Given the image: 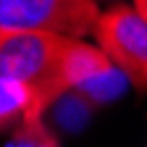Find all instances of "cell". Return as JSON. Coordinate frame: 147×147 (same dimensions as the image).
Instances as JSON below:
<instances>
[{"label": "cell", "mask_w": 147, "mask_h": 147, "mask_svg": "<svg viewBox=\"0 0 147 147\" xmlns=\"http://www.w3.org/2000/svg\"><path fill=\"white\" fill-rule=\"evenodd\" d=\"M34 108V89L13 76L0 79V129L8 131L16 123H21Z\"/></svg>", "instance_id": "4"}, {"label": "cell", "mask_w": 147, "mask_h": 147, "mask_svg": "<svg viewBox=\"0 0 147 147\" xmlns=\"http://www.w3.org/2000/svg\"><path fill=\"white\" fill-rule=\"evenodd\" d=\"M74 37L37 29H0V76L21 79L34 89V108L24 121H42L45 110L68 95V50Z\"/></svg>", "instance_id": "1"}, {"label": "cell", "mask_w": 147, "mask_h": 147, "mask_svg": "<svg viewBox=\"0 0 147 147\" xmlns=\"http://www.w3.org/2000/svg\"><path fill=\"white\" fill-rule=\"evenodd\" d=\"M97 0H0V29H37L84 40L100 21Z\"/></svg>", "instance_id": "2"}, {"label": "cell", "mask_w": 147, "mask_h": 147, "mask_svg": "<svg viewBox=\"0 0 147 147\" xmlns=\"http://www.w3.org/2000/svg\"><path fill=\"white\" fill-rule=\"evenodd\" d=\"M95 42L139 95L147 92V21L134 5H113L100 13Z\"/></svg>", "instance_id": "3"}, {"label": "cell", "mask_w": 147, "mask_h": 147, "mask_svg": "<svg viewBox=\"0 0 147 147\" xmlns=\"http://www.w3.org/2000/svg\"><path fill=\"white\" fill-rule=\"evenodd\" d=\"M8 144H45V147H53L58 142H55V137L45 129L42 121H21L13 129Z\"/></svg>", "instance_id": "5"}, {"label": "cell", "mask_w": 147, "mask_h": 147, "mask_svg": "<svg viewBox=\"0 0 147 147\" xmlns=\"http://www.w3.org/2000/svg\"><path fill=\"white\" fill-rule=\"evenodd\" d=\"M134 8L139 11V16L147 21V0H134Z\"/></svg>", "instance_id": "6"}]
</instances>
